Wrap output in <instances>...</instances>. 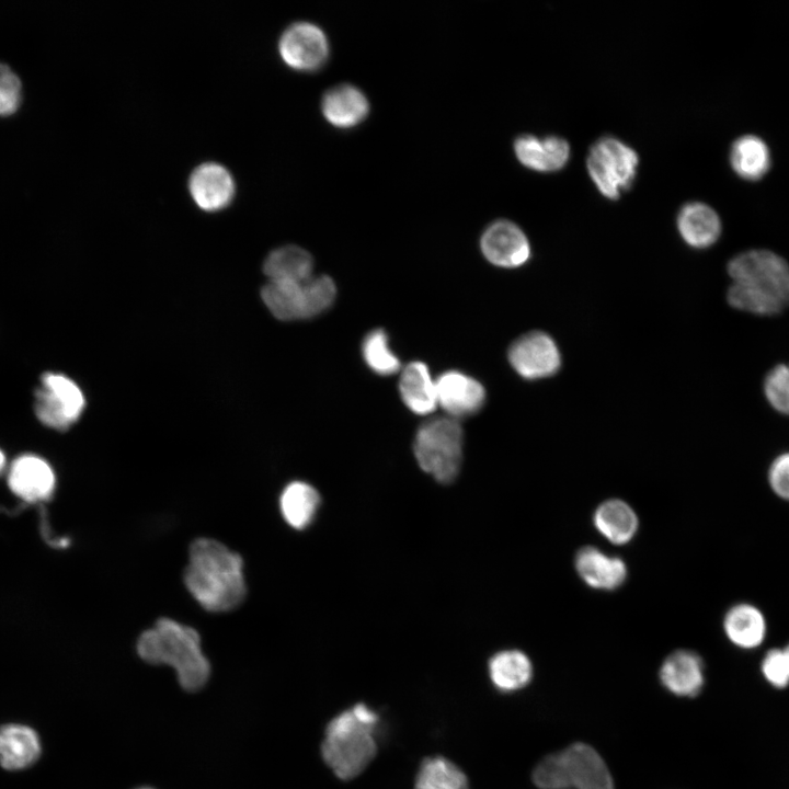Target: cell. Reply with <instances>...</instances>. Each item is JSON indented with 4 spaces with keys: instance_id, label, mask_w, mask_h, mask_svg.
<instances>
[{
    "instance_id": "obj_1",
    "label": "cell",
    "mask_w": 789,
    "mask_h": 789,
    "mask_svg": "<svg viewBox=\"0 0 789 789\" xmlns=\"http://www.w3.org/2000/svg\"><path fill=\"white\" fill-rule=\"evenodd\" d=\"M184 583L197 603L214 613L236 608L247 593L241 557L209 538L191 545Z\"/></svg>"
},
{
    "instance_id": "obj_2",
    "label": "cell",
    "mask_w": 789,
    "mask_h": 789,
    "mask_svg": "<svg viewBox=\"0 0 789 789\" xmlns=\"http://www.w3.org/2000/svg\"><path fill=\"white\" fill-rule=\"evenodd\" d=\"M727 299L737 310L773 316L789 306V264L768 250H750L728 263Z\"/></svg>"
},
{
    "instance_id": "obj_3",
    "label": "cell",
    "mask_w": 789,
    "mask_h": 789,
    "mask_svg": "<svg viewBox=\"0 0 789 789\" xmlns=\"http://www.w3.org/2000/svg\"><path fill=\"white\" fill-rule=\"evenodd\" d=\"M141 660L152 665H169L180 686L190 693L201 690L210 677V663L202 649L198 632L170 618L159 619L137 640Z\"/></svg>"
},
{
    "instance_id": "obj_4",
    "label": "cell",
    "mask_w": 789,
    "mask_h": 789,
    "mask_svg": "<svg viewBox=\"0 0 789 789\" xmlns=\"http://www.w3.org/2000/svg\"><path fill=\"white\" fill-rule=\"evenodd\" d=\"M378 719L374 710L357 704L328 723L321 754L340 779L348 780L358 776L375 757Z\"/></svg>"
},
{
    "instance_id": "obj_5",
    "label": "cell",
    "mask_w": 789,
    "mask_h": 789,
    "mask_svg": "<svg viewBox=\"0 0 789 789\" xmlns=\"http://www.w3.org/2000/svg\"><path fill=\"white\" fill-rule=\"evenodd\" d=\"M464 433L458 420L432 419L418 430L413 450L419 466L441 483L453 482L462 461Z\"/></svg>"
},
{
    "instance_id": "obj_6",
    "label": "cell",
    "mask_w": 789,
    "mask_h": 789,
    "mask_svg": "<svg viewBox=\"0 0 789 789\" xmlns=\"http://www.w3.org/2000/svg\"><path fill=\"white\" fill-rule=\"evenodd\" d=\"M261 295L275 318L291 321L312 318L329 309L336 287L331 277L319 275L302 282H268Z\"/></svg>"
},
{
    "instance_id": "obj_7",
    "label": "cell",
    "mask_w": 789,
    "mask_h": 789,
    "mask_svg": "<svg viewBox=\"0 0 789 789\" xmlns=\"http://www.w3.org/2000/svg\"><path fill=\"white\" fill-rule=\"evenodd\" d=\"M587 171L598 191L609 199H617L628 191L639 164L637 152L615 137H603L590 149Z\"/></svg>"
},
{
    "instance_id": "obj_8",
    "label": "cell",
    "mask_w": 789,
    "mask_h": 789,
    "mask_svg": "<svg viewBox=\"0 0 789 789\" xmlns=\"http://www.w3.org/2000/svg\"><path fill=\"white\" fill-rule=\"evenodd\" d=\"M85 401L79 386L62 374L45 373L35 391V413L48 427L65 431L81 415Z\"/></svg>"
},
{
    "instance_id": "obj_9",
    "label": "cell",
    "mask_w": 789,
    "mask_h": 789,
    "mask_svg": "<svg viewBox=\"0 0 789 789\" xmlns=\"http://www.w3.org/2000/svg\"><path fill=\"white\" fill-rule=\"evenodd\" d=\"M512 368L524 379L537 380L554 375L561 366V354L553 339L533 331L518 338L508 348Z\"/></svg>"
},
{
    "instance_id": "obj_10",
    "label": "cell",
    "mask_w": 789,
    "mask_h": 789,
    "mask_svg": "<svg viewBox=\"0 0 789 789\" xmlns=\"http://www.w3.org/2000/svg\"><path fill=\"white\" fill-rule=\"evenodd\" d=\"M282 59L293 69L312 71L321 68L329 56L325 33L310 22H296L282 34L279 44Z\"/></svg>"
},
{
    "instance_id": "obj_11",
    "label": "cell",
    "mask_w": 789,
    "mask_h": 789,
    "mask_svg": "<svg viewBox=\"0 0 789 789\" xmlns=\"http://www.w3.org/2000/svg\"><path fill=\"white\" fill-rule=\"evenodd\" d=\"M480 248L493 265L515 268L530 258V244L523 230L508 220H496L483 231Z\"/></svg>"
},
{
    "instance_id": "obj_12",
    "label": "cell",
    "mask_w": 789,
    "mask_h": 789,
    "mask_svg": "<svg viewBox=\"0 0 789 789\" xmlns=\"http://www.w3.org/2000/svg\"><path fill=\"white\" fill-rule=\"evenodd\" d=\"M437 404L450 418L472 415L481 410L485 390L474 378L458 370H448L436 379Z\"/></svg>"
},
{
    "instance_id": "obj_13",
    "label": "cell",
    "mask_w": 789,
    "mask_h": 789,
    "mask_svg": "<svg viewBox=\"0 0 789 789\" xmlns=\"http://www.w3.org/2000/svg\"><path fill=\"white\" fill-rule=\"evenodd\" d=\"M561 753L569 789H614L613 778L604 759L592 746L574 743Z\"/></svg>"
},
{
    "instance_id": "obj_14",
    "label": "cell",
    "mask_w": 789,
    "mask_h": 789,
    "mask_svg": "<svg viewBox=\"0 0 789 789\" xmlns=\"http://www.w3.org/2000/svg\"><path fill=\"white\" fill-rule=\"evenodd\" d=\"M659 677L670 693L679 697H695L705 684L701 658L690 650H677L663 661Z\"/></svg>"
},
{
    "instance_id": "obj_15",
    "label": "cell",
    "mask_w": 789,
    "mask_h": 789,
    "mask_svg": "<svg viewBox=\"0 0 789 789\" xmlns=\"http://www.w3.org/2000/svg\"><path fill=\"white\" fill-rule=\"evenodd\" d=\"M188 187L194 202L205 210L224 208L235 194L231 174L215 162L198 165L190 176Z\"/></svg>"
},
{
    "instance_id": "obj_16",
    "label": "cell",
    "mask_w": 789,
    "mask_h": 789,
    "mask_svg": "<svg viewBox=\"0 0 789 789\" xmlns=\"http://www.w3.org/2000/svg\"><path fill=\"white\" fill-rule=\"evenodd\" d=\"M8 482L18 496L35 502L45 500L53 493L55 474L52 467L41 457L23 455L12 462Z\"/></svg>"
},
{
    "instance_id": "obj_17",
    "label": "cell",
    "mask_w": 789,
    "mask_h": 789,
    "mask_svg": "<svg viewBox=\"0 0 789 789\" xmlns=\"http://www.w3.org/2000/svg\"><path fill=\"white\" fill-rule=\"evenodd\" d=\"M574 564L585 584L596 590L613 591L627 579V567L622 559L608 556L592 546L578 551Z\"/></svg>"
},
{
    "instance_id": "obj_18",
    "label": "cell",
    "mask_w": 789,
    "mask_h": 789,
    "mask_svg": "<svg viewBox=\"0 0 789 789\" xmlns=\"http://www.w3.org/2000/svg\"><path fill=\"white\" fill-rule=\"evenodd\" d=\"M514 151L523 165L539 172L560 170L570 158L568 141L558 136L522 135L514 141Z\"/></svg>"
},
{
    "instance_id": "obj_19",
    "label": "cell",
    "mask_w": 789,
    "mask_h": 789,
    "mask_svg": "<svg viewBox=\"0 0 789 789\" xmlns=\"http://www.w3.org/2000/svg\"><path fill=\"white\" fill-rule=\"evenodd\" d=\"M324 118L335 127L350 128L367 116L369 103L361 89L342 83L329 89L321 101Z\"/></svg>"
},
{
    "instance_id": "obj_20",
    "label": "cell",
    "mask_w": 789,
    "mask_h": 789,
    "mask_svg": "<svg viewBox=\"0 0 789 789\" xmlns=\"http://www.w3.org/2000/svg\"><path fill=\"white\" fill-rule=\"evenodd\" d=\"M677 229L683 240L695 249L712 245L720 237L721 221L709 205L691 202L684 205L677 215Z\"/></svg>"
},
{
    "instance_id": "obj_21",
    "label": "cell",
    "mask_w": 789,
    "mask_h": 789,
    "mask_svg": "<svg viewBox=\"0 0 789 789\" xmlns=\"http://www.w3.org/2000/svg\"><path fill=\"white\" fill-rule=\"evenodd\" d=\"M41 754L37 733L23 724L0 728V765L9 770L28 767Z\"/></svg>"
},
{
    "instance_id": "obj_22",
    "label": "cell",
    "mask_w": 789,
    "mask_h": 789,
    "mask_svg": "<svg viewBox=\"0 0 789 789\" xmlns=\"http://www.w3.org/2000/svg\"><path fill=\"white\" fill-rule=\"evenodd\" d=\"M593 523L597 531L615 545L631 541L639 527L633 508L619 499H610L599 504L594 512Z\"/></svg>"
},
{
    "instance_id": "obj_23",
    "label": "cell",
    "mask_w": 789,
    "mask_h": 789,
    "mask_svg": "<svg viewBox=\"0 0 789 789\" xmlns=\"http://www.w3.org/2000/svg\"><path fill=\"white\" fill-rule=\"evenodd\" d=\"M399 390L403 403L416 414H428L437 405L436 380L422 362H412L403 368Z\"/></svg>"
},
{
    "instance_id": "obj_24",
    "label": "cell",
    "mask_w": 789,
    "mask_h": 789,
    "mask_svg": "<svg viewBox=\"0 0 789 789\" xmlns=\"http://www.w3.org/2000/svg\"><path fill=\"white\" fill-rule=\"evenodd\" d=\"M723 630L734 645L754 649L764 641L767 628L765 617L756 606L741 603L727 611Z\"/></svg>"
},
{
    "instance_id": "obj_25",
    "label": "cell",
    "mask_w": 789,
    "mask_h": 789,
    "mask_svg": "<svg viewBox=\"0 0 789 789\" xmlns=\"http://www.w3.org/2000/svg\"><path fill=\"white\" fill-rule=\"evenodd\" d=\"M534 670L529 658L519 650H504L494 654L489 662V675L494 687L503 693L524 688L533 678Z\"/></svg>"
},
{
    "instance_id": "obj_26",
    "label": "cell",
    "mask_w": 789,
    "mask_h": 789,
    "mask_svg": "<svg viewBox=\"0 0 789 789\" xmlns=\"http://www.w3.org/2000/svg\"><path fill=\"white\" fill-rule=\"evenodd\" d=\"M312 256L298 245L275 249L263 265L268 282H302L312 276Z\"/></svg>"
},
{
    "instance_id": "obj_27",
    "label": "cell",
    "mask_w": 789,
    "mask_h": 789,
    "mask_svg": "<svg viewBox=\"0 0 789 789\" xmlns=\"http://www.w3.org/2000/svg\"><path fill=\"white\" fill-rule=\"evenodd\" d=\"M730 163L734 172L744 180L763 178L770 168V151L766 142L755 135L737 138L730 150Z\"/></svg>"
},
{
    "instance_id": "obj_28",
    "label": "cell",
    "mask_w": 789,
    "mask_h": 789,
    "mask_svg": "<svg viewBox=\"0 0 789 789\" xmlns=\"http://www.w3.org/2000/svg\"><path fill=\"white\" fill-rule=\"evenodd\" d=\"M320 502L319 494L308 483H289L281 495V512L288 525L305 528L313 519Z\"/></svg>"
},
{
    "instance_id": "obj_29",
    "label": "cell",
    "mask_w": 789,
    "mask_h": 789,
    "mask_svg": "<svg viewBox=\"0 0 789 789\" xmlns=\"http://www.w3.org/2000/svg\"><path fill=\"white\" fill-rule=\"evenodd\" d=\"M414 789H470L465 773L453 762L435 756L425 758L415 778Z\"/></svg>"
},
{
    "instance_id": "obj_30",
    "label": "cell",
    "mask_w": 789,
    "mask_h": 789,
    "mask_svg": "<svg viewBox=\"0 0 789 789\" xmlns=\"http://www.w3.org/2000/svg\"><path fill=\"white\" fill-rule=\"evenodd\" d=\"M362 355L367 366L377 375L390 376L400 369V361L389 346L387 333L375 329L362 343Z\"/></svg>"
},
{
    "instance_id": "obj_31",
    "label": "cell",
    "mask_w": 789,
    "mask_h": 789,
    "mask_svg": "<svg viewBox=\"0 0 789 789\" xmlns=\"http://www.w3.org/2000/svg\"><path fill=\"white\" fill-rule=\"evenodd\" d=\"M763 389L771 408L789 415V364L773 367L764 379Z\"/></svg>"
},
{
    "instance_id": "obj_32",
    "label": "cell",
    "mask_w": 789,
    "mask_h": 789,
    "mask_svg": "<svg viewBox=\"0 0 789 789\" xmlns=\"http://www.w3.org/2000/svg\"><path fill=\"white\" fill-rule=\"evenodd\" d=\"M533 781L539 789H569L562 753L544 757L533 771Z\"/></svg>"
},
{
    "instance_id": "obj_33",
    "label": "cell",
    "mask_w": 789,
    "mask_h": 789,
    "mask_svg": "<svg viewBox=\"0 0 789 789\" xmlns=\"http://www.w3.org/2000/svg\"><path fill=\"white\" fill-rule=\"evenodd\" d=\"M21 102V81L4 64H0V115H12Z\"/></svg>"
},
{
    "instance_id": "obj_34",
    "label": "cell",
    "mask_w": 789,
    "mask_h": 789,
    "mask_svg": "<svg viewBox=\"0 0 789 789\" xmlns=\"http://www.w3.org/2000/svg\"><path fill=\"white\" fill-rule=\"evenodd\" d=\"M765 679L777 688L789 685V659L784 649L769 650L762 661Z\"/></svg>"
},
{
    "instance_id": "obj_35",
    "label": "cell",
    "mask_w": 789,
    "mask_h": 789,
    "mask_svg": "<svg viewBox=\"0 0 789 789\" xmlns=\"http://www.w3.org/2000/svg\"><path fill=\"white\" fill-rule=\"evenodd\" d=\"M768 483L777 496L789 501V451L780 454L770 464Z\"/></svg>"
},
{
    "instance_id": "obj_36",
    "label": "cell",
    "mask_w": 789,
    "mask_h": 789,
    "mask_svg": "<svg viewBox=\"0 0 789 789\" xmlns=\"http://www.w3.org/2000/svg\"><path fill=\"white\" fill-rule=\"evenodd\" d=\"M4 466H5V457H4L3 453L0 450V472L2 471Z\"/></svg>"
},
{
    "instance_id": "obj_37",
    "label": "cell",
    "mask_w": 789,
    "mask_h": 789,
    "mask_svg": "<svg viewBox=\"0 0 789 789\" xmlns=\"http://www.w3.org/2000/svg\"><path fill=\"white\" fill-rule=\"evenodd\" d=\"M784 650H785V652H786V654H787V656H788V659H789V644H788L786 648H784Z\"/></svg>"
},
{
    "instance_id": "obj_38",
    "label": "cell",
    "mask_w": 789,
    "mask_h": 789,
    "mask_svg": "<svg viewBox=\"0 0 789 789\" xmlns=\"http://www.w3.org/2000/svg\"><path fill=\"white\" fill-rule=\"evenodd\" d=\"M136 789H153V788H151V787H139V788H136Z\"/></svg>"
}]
</instances>
